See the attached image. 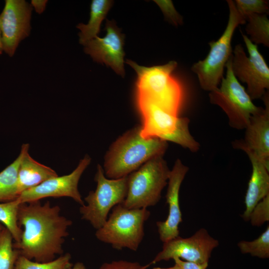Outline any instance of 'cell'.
Listing matches in <instances>:
<instances>
[{"label":"cell","mask_w":269,"mask_h":269,"mask_svg":"<svg viewBox=\"0 0 269 269\" xmlns=\"http://www.w3.org/2000/svg\"><path fill=\"white\" fill-rule=\"evenodd\" d=\"M229 15L226 28L216 41L209 43L210 50L207 56L193 64L191 70L198 77L201 88L211 92L219 87L226 65L232 55L231 42L236 28L246 23L238 12L234 1L227 0Z\"/></svg>","instance_id":"5"},{"label":"cell","mask_w":269,"mask_h":269,"mask_svg":"<svg viewBox=\"0 0 269 269\" xmlns=\"http://www.w3.org/2000/svg\"><path fill=\"white\" fill-rule=\"evenodd\" d=\"M20 204L18 198L11 201L0 203V222L10 232L15 243L20 242L22 233L17 219Z\"/></svg>","instance_id":"22"},{"label":"cell","mask_w":269,"mask_h":269,"mask_svg":"<svg viewBox=\"0 0 269 269\" xmlns=\"http://www.w3.org/2000/svg\"><path fill=\"white\" fill-rule=\"evenodd\" d=\"M150 265V263L142 265L137 262L120 260L105 262L98 269H147Z\"/></svg>","instance_id":"29"},{"label":"cell","mask_w":269,"mask_h":269,"mask_svg":"<svg viewBox=\"0 0 269 269\" xmlns=\"http://www.w3.org/2000/svg\"><path fill=\"white\" fill-rule=\"evenodd\" d=\"M13 240L10 232L3 227L0 231V269H14L20 255L19 251L13 248Z\"/></svg>","instance_id":"23"},{"label":"cell","mask_w":269,"mask_h":269,"mask_svg":"<svg viewBox=\"0 0 269 269\" xmlns=\"http://www.w3.org/2000/svg\"><path fill=\"white\" fill-rule=\"evenodd\" d=\"M219 245L204 228L198 230L192 236L183 238L179 236L163 243L162 250L151 265L175 258L199 264L208 263L213 250Z\"/></svg>","instance_id":"10"},{"label":"cell","mask_w":269,"mask_h":269,"mask_svg":"<svg viewBox=\"0 0 269 269\" xmlns=\"http://www.w3.org/2000/svg\"><path fill=\"white\" fill-rule=\"evenodd\" d=\"M2 51H3V48H2V42H1V33L0 31V55L2 53Z\"/></svg>","instance_id":"34"},{"label":"cell","mask_w":269,"mask_h":269,"mask_svg":"<svg viewBox=\"0 0 269 269\" xmlns=\"http://www.w3.org/2000/svg\"><path fill=\"white\" fill-rule=\"evenodd\" d=\"M150 215L147 208L129 209L118 204L103 226L96 230L95 236L115 249L136 251L144 235V223Z\"/></svg>","instance_id":"4"},{"label":"cell","mask_w":269,"mask_h":269,"mask_svg":"<svg viewBox=\"0 0 269 269\" xmlns=\"http://www.w3.org/2000/svg\"><path fill=\"white\" fill-rule=\"evenodd\" d=\"M29 147V144L25 143L22 145L21 148L23 156L17 174L19 194L50 178L58 176L54 169L32 158L28 153Z\"/></svg>","instance_id":"18"},{"label":"cell","mask_w":269,"mask_h":269,"mask_svg":"<svg viewBox=\"0 0 269 269\" xmlns=\"http://www.w3.org/2000/svg\"><path fill=\"white\" fill-rule=\"evenodd\" d=\"M86 154L70 174L50 178L40 184L22 192L18 199L20 203L40 201L47 197H68L81 206L85 205L78 190V183L84 170L91 162Z\"/></svg>","instance_id":"12"},{"label":"cell","mask_w":269,"mask_h":269,"mask_svg":"<svg viewBox=\"0 0 269 269\" xmlns=\"http://www.w3.org/2000/svg\"><path fill=\"white\" fill-rule=\"evenodd\" d=\"M242 35L248 51L247 56L241 44L235 46L232 56V69L238 81L246 84L252 100L262 98L269 89V68L257 45L248 36Z\"/></svg>","instance_id":"9"},{"label":"cell","mask_w":269,"mask_h":269,"mask_svg":"<svg viewBox=\"0 0 269 269\" xmlns=\"http://www.w3.org/2000/svg\"><path fill=\"white\" fill-rule=\"evenodd\" d=\"M249 220L253 226L260 227L269 220V194L260 201L251 213Z\"/></svg>","instance_id":"27"},{"label":"cell","mask_w":269,"mask_h":269,"mask_svg":"<svg viewBox=\"0 0 269 269\" xmlns=\"http://www.w3.org/2000/svg\"><path fill=\"white\" fill-rule=\"evenodd\" d=\"M188 170V166L177 159L170 171L166 194V203L168 205V216L165 221L156 222L159 238L163 243L179 236V225L182 221L179 190Z\"/></svg>","instance_id":"15"},{"label":"cell","mask_w":269,"mask_h":269,"mask_svg":"<svg viewBox=\"0 0 269 269\" xmlns=\"http://www.w3.org/2000/svg\"><path fill=\"white\" fill-rule=\"evenodd\" d=\"M142 125L140 134L145 138L157 137L169 141L177 130L180 117L167 112L156 105L136 100Z\"/></svg>","instance_id":"16"},{"label":"cell","mask_w":269,"mask_h":269,"mask_svg":"<svg viewBox=\"0 0 269 269\" xmlns=\"http://www.w3.org/2000/svg\"><path fill=\"white\" fill-rule=\"evenodd\" d=\"M232 56L226 65V74L220 86L210 92L211 104L220 107L229 119L230 126L237 130L245 129L252 116L259 113L263 108L256 106L232 69Z\"/></svg>","instance_id":"7"},{"label":"cell","mask_w":269,"mask_h":269,"mask_svg":"<svg viewBox=\"0 0 269 269\" xmlns=\"http://www.w3.org/2000/svg\"><path fill=\"white\" fill-rule=\"evenodd\" d=\"M173 260L175 264L177 265L180 269H207L208 266V263L199 264L185 261L179 258H175Z\"/></svg>","instance_id":"30"},{"label":"cell","mask_w":269,"mask_h":269,"mask_svg":"<svg viewBox=\"0 0 269 269\" xmlns=\"http://www.w3.org/2000/svg\"><path fill=\"white\" fill-rule=\"evenodd\" d=\"M69 269H87L85 265L82 262H76Z\"/></svg>","instance_id":"32"},{"label":"cell","mask_w":269,"mask_h":269,"mask_svg":"<svg viewBox=\"0 0 269 269\" xmlns=\"http://www.w3.org/2000/svg\"><path fill=\"white\" fill-rule=\"evenodd\" d=\"M252 166V172L245 195L246 209L242 215L245 221L255 206L269 194V166L253 155H248Z\"/></svg>","instance_id":"17"},{"label":"cell","mask_w":269,"mask_h":269,"mask_svg":"<svg viewBox=\"0 0 269 269\" xmlns=\"http://www.w3.org/2000/svg\"><path fill=\"white\" fill-rule=\"evenodd\" d=\"M245 30L249 39L254 44L269 47V20L265 14H253L245 18Z\"/></svg>","instance_id":"21"},{"label":"cell","mask_w":269,"mask_h":269,"mask_svg":"<svg viewBox=\"0 0 269 269\" xmlns=\"http://www.w3.org/2000/svg\"><path fill=\"white\" fill-rule=\"evenodd\" d=\"M47 2L46 0H32L31 3L37 13L41 14L45 10Z\"/></svg>","instance_id":"31"},{"label":"cell","mask_w":269,"mask_h":269,"mask_svg":"<svg viewBox=\"0 0 269 269\" xmlns=\"http://www.w3.org/2000/svg\"><path fill=\"white\" fill-rule=\"evenodd\" d=\"M136 72V100L152 103L178 116L184 99L181 83L173 75L177 63L171 61L158 66L144 67L127 59L126 62Z\"/></svg>","instance_id":"3"},{"label":"cell","mask_w":269,"mask_h":269,"mask_svg":"<svg viewBox=\"0 0 269 269\" xmlns=\"http://www.w3.org/2000/svg\"><path fill=\"white\" fill-rule=\"evenodd\" d=\"M95 181L97 187L84 198L87 204L79 209L81 219L97 230L105 223L110 211L125 199L128 190V176L118 179L106 177L102 167L98 164Z\"/></svg>","instance_id":"8"},{"label":"cell","mask_w":269,"mask_h":269,"mask_svg":"<svg viewBox=\"0 0 269 269\" xmlns=\"http://www.w3.org/2000/svg\"><path fill=\"white\" fill-rule=\"evenodd\" d=\"M238 247L243 254H250L260 259L269 258V226L256 239L252 241H242L238 243Z\"/></svg>","instance_id":"25"},{"label":"cell","mask_w":269,"mask_h":269,"mask_svg":"<svg viewBox=\"0 0 269 269\" xmlns=\"http://www.w3.org/2000/svg\"><path fill=\"white\" fill-rule=\"evenodd\" d=\"M137 126L119 137L110 146L105 157L104 174L110 179L126 177L149 160L163 156L167 142L157 137L145 138Z\"/></svg>","instance_id":"2"},{"label":"cell","mask_w":269,"mask_h":269,"mask_svg":"<svg viewBox=\"0 0 269 269\" xmlns=\"http://www.w3.org/2000/svg\"><path fill=\"white\" fill-rule=\"evenodd\" d=\"M113 4L110 0H93L90 7V19L87 24L79 23L77 27L80 30L79 33V43L84 45L87 42L97 37L100 32L101 22L106 17Z\"/></svg>","instance_id":"19"},{"label":"cell","mask_w":269,"mask_h":269,"mask_svg":"<svg viewBox=\"0 0 269 269\" xmlns=\"http://www.w3.org/2000/svg\"><path fill=\"white\" fill-rule=\"evenodd\" d=\"M3 228V227L2 226V225L0 224V231L2 229V228Z\"/></svg>","instance_id":"35"},{"label":"cell","mask_w":269,"mask_h":269,"mask_svg":"<svg viewBox=\"0 0 269 269\" xmlns=\"http://www.w3.org/2000/svg\"><path fill=\"white\" fill-rule=\"evenodd\" d=\"M152 269H180L177 265L176 264L172 267L167 268H161L159 267L153 268Z\"/></svg>","instance_id":"33"},{"label":"cell","mask_w":269,"mask_h":269,"mask_svg":"<svg viewBox=\"0 0 269 269\" xmlns=\"http://www.w3.org/2000/svg\"><path fill=\"white\" fill-rule=\"evenodd\" d=\"M170 171L163 156L149 160L128 175L127 196L121 204L129 209L155 205L167 184Z\"/></svg>","instance_id":"6"},{"label":"cell","mask_w":269,"mask_h":269,"mask_svg":"<svg viewBox=\"0 0 269 269\" xmlns=\"http://www.w3.org/2000/svg\"><path fill=\"white\" fill-rule=\"evenodd\" d=\"M166 19L171 23L178 25L183 23L182 17L177 12L171 0H155Z\"/></svg>","instance_id":"28"},{"label":"cell","mask_w":269,"mask_h":269,"mask_svg":"<svg viewBox=\"0 0 269 269\" xmlns=\"http://www.w3.org/2000/svg\"><path fill=\"white\" fill-rule=\"evenodd\" d=\"M60 211L59 206H52L48 201L43 204L40 201L21 203L18 223L24 229L20 242H14L13 248L21 256L40 263L63 255V244L72 221L61 215Z\"/></svg>","instance_id":"1"},{"label":"cell","mask_w":269,"mask_h":269,"mask_svg":"<svg viewBox=\"0 0 269 269\" xmlns=\"http://www.w3.org/2000/svg\"><path fill=\"white\" fill-rule=\"evenodd\" d=\"M105 30L107 33L105 37L97 36L83 45L84 51L94 61L105 64L118 74L124 77L125 35L114 20L107 19Z\"/></svg>","instance_id":"13"},{"label":"cell","mask_w":269,"mask_h":269,"mask_svg":"<svg viewBox=\"0 0 269 269\" xmlns=\"http://www.w3.org/2000/svg\"><path fill=\"white\" fill-rule=\"evenodd\" d=\"M23 156L21 150L18 157L0 172V202H6L16 199L19 196L17 174Z\"/></svg>","instance_id":"20"},{"label":"cell","mask_w":269,"mask_h":269,"mask_svg":"<svg viewBox=\"0 0 269 269\" xmlns=\"http://www.w3.org/2000/svg\"><path fill=\"white\" fill-rule=\"evenodd\" d=\"M265 108L251 116L245 129L244 138L234 142L233 146L263 161L269 166V97H263Z\"/></svg>","instance_id":"14"},{"label":"cell","mask_w":269,"mask_h":269,"mask_svg":"<svg viewBox=\"0 0 269 269\" xmlns=\"http://www.w3.org/2000/svg\"><path fill=\"white\" fill-rule=\"evenodd\" d=\"M71 260V255L68 253L45 263L34 262L20 255L14 269H69L73 266Z\"/></svg>","instance_id":"24"},{"label":"cell","mask_w":269,"mask_h":269,"mask_svg":"<svg viewBox=\"0 0 269 269\" xmlns=\"http://www.w3.org/2000/svg\"><path fill=\"white\" fill-rule=\"evenodd\" d=\"M32 6L24 0H6L0 14L3 50L12 56L20 42L30 34Z\"/></svg>","instance_id":"11"},{"label":"cell","mask_w":269,"mask_h":269,"mask_svg":"<svg viewBox=\"0 0 269 269\" xmlns=\"http://www.w3.org/2000/svg\"><path fill=\"white\" fill-rule=\"evenodd\" d=\"M234 1L238 12L245 19L251 14L269 13V0H236Z\"/></svg>","instance_id":"26"}]
</instances>
